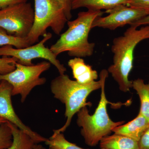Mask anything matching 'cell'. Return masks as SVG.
Instances as JSON below:
<instances>
[{
    "mask_svg": "<svg viewBox=\"0 0 149 149\" xmlns=\"http://www.w3.org/2000/svg\"><path fill=\"white\" fill-rule=\"evenodd\" d=\"M148 39L149 25L140 29L130 25L123 35L113 39L111 47L113 64L107 70L122 92L127 93L132 88V81L128 76L133 68L135 48L141 41Z\"/></svg>",
    "mask_w": 149,
    "mask_h": 149,
    "instance_id": "1",
    "label": "cell"
},
{
    "mask_svg": "<svg viewBox=\"0 0 149 149\" xmlns=\"http://www.w3.org/2000/svg\"><path fill=\"white\" fill-rule=\"evenodd\" d=\"M109 72L102 70L100 73V80L86 85L77 83L70 79L67 74H59L52 80L51 91L54 97L65 105V116L66 122L59 129L53 130V134L63 133L71 123L72 117L82 108L91 107L92 104L87 102V98L93 91L101 88L104 78L108 77Z\"/></svg>",
    "mask_w": 149,
    "mask_h": 149,
    "instance_id": "2",
    "label": "cell"
},
{
    "mask_svg": "<svg viewBox=\"0 0 149 149\" xmlns=\"http://www.w3.org/2000/svg\"><path fill=\"white\" fill-rule=\"evenodd\" d=\"M102 10H88L80 12L77 18L68 21V29L50 49L56 56L64 52L74 57H86L93 54L95 44L90 42L88 36L93 22L102 16Z\"/></svg>",
    "mask_w": 149,
    "mask_h": 149,
    "instance_id": "3",
    "label": "cell"
},
{
    "mask_svg": "<svg viewBox=\"0 0 149 149\" xmlns=\"http://www.w3.org/2000/svg\"><path fill=\"white\" fill-rule=\"evenodd\" d=\"M107 77L104 78L101 87L100 100L93 115L89 113L87 107L77 113V124L81 128L80 133L85 143L95 147L105 136H108L115 128L123 124L124 121L114 122L108 114L107 105L110 103L105 93V84Z\"/></svg>",
    "mask_w": 149,
    "mask_h": 149,
    "instance_id": "4",
    "label": "cell"
},
{
    "mask_svg": "<svg viewBox=\"0 0 149 149\" xmlns=\"http://www.w3.org/2000/svg\"><path fill=\"white\" fill-rule=\"evenodd\" d=\"M34 22L27 36L31 45L39 42L49 27L56 35H60L68 21L58 0H34Z\"/></svg>",
    "mask_w": 149,
    "mask_h": 149,
    "instance_id": "5",
    "label": "cell"
},
{
    "mask_svg": "<svg viewBox=\"0 0 149 149\" xmlns=\"http://www.w3.org/2000/svg\"><path fill=\"white\" fill-rule=\"evenodd\" d=\"M51 64L47 61L32 65H23L17 62L13 71L0 74V82L4 80L9 83L12 86V96L20 95L23 103L34 88L46 83V78L40 76L49 69Z\"/></svg>",
    "mask_w": 149,
    "mask_h": 149,
    "instance_id": "6",
    "label": "cell"
},
{
    "mask_svg": "<svg viewBox=\"0 0 149 149\" xmlns=\"http://www.w3.org/2000/svg\"><path fill=\"white\" fill-rule=\"evenodd\" d=\"M52 37V33L47 32L43 36L40 42L27 47L17 49L12 46L6 45L0 47V56L13 57L16 59L18 63L25 65H32V61L41 58L47 60L53 65L59 74H64L66 68L61 63L57 56L50 49L45 46V43Z\"/></svg>",
    "mask_w": 149,
    "mask_h": 149,
    "instance_id": "7",
    "label": "cell"
},
{
    "mask_svg": "<svg viewBox=\"0 0 149 149\" xmlns=\"http://www.w3.org/2000/svg\"><path fill=\"white\" fill-rule=\"evenodd\" d=\"M34 19V9L31 4L27 2L0 10V27L9 35L15 37H27Z\"/></svg>",
    "mask_w": 149,
    "mask_h": 149,
    "instance_id": "8",
    "label": "cell"
},
{
    "mask_svg": "<svg viewBox=\"0 0 149 149\" xmlns=\"http://www.w3.org/2000/svg\"><path fill=\"white\" fill-rule=\"evenodd\" d=\"M107 16H100L93 22L92 29L95 27L113 30L126 24H132L149 14V11L120 5L106 10Z\"/></svg>",
    "mask_w": 149,
    "mask_h": 149,
    "instance_id": "9",
    "label": "cell"
},
{
    "mask_svg": "<svg viewBox=\"0 0 149 149\" xmlns=\"http://www.w3.org/2000/svg\"><path fill=\"white\" fill-rule=\"evenodd\" d=\"M12 86L4 80L0 82V117L16 125L27 133L36 143L45 142L47 139L32 130L20 120L14 109L11 97Z\"/></svg>",
    "mask_w": 149,
    "mask_h": 149,
    "instance_id": "10",
    "label": "cell"
},
{
    "mask_svg": "<svg viewBox=\"0 0 149 149\" xmlns=\"http://www.w3.org/2000/svg\"><path fill=\"white\" fill-rule=\"evenodd\" d=\"M68 65L72 70L73 78L80 84H90L98 77L97 72L91 65L86 64L82 58L74 57L70 60Z\"/></svg>",
    "mask_w": 149,
    "mask_h": 149,
    "instance_id": "11",
    "label": "cell"
},
{
    "mask_svg": "<svg viewBox=\"0 0 149 149\" xmlns=\"http://www.w3.org/2000/svg\"><path fill=\"white\" fill-rule=\"evenodd\" d=\"M149 125V120L139 113L133 120L116 127L113 130L112 132L139 141Z\"/></svg>",
    "mask_w": 149,
    "mask_h": 149,
    "instance_id": "12",
    "label": "cell"
},
{
    "mask_svg": "<svg viewBox=\"0 0 149 149\" xmlns=\"http://www.w3.org/2000/svg\"><path fill=\"white\" fill-rule=\"evenodd\" d=\"M99 143L101 149H139L138 141L114 133L104 137Z\"/></svg>",
    "mask_w": 149,
    "mask_h": 149,
    "instance_id": "13",
    "label": "cell"
},
{
    "mask_svg": "<svg viewBox=\"0 0 149 149\" xmlns=\"http://www.w3.org/2000/svg\"><path fill=\"white\" fill-rule=\"evenodd\" d=\"M130 0H73L72 10L85 8L88 10L111 9L120 5H126Z\"/></svg>",
    "mask_w": 149,
    "mask_h": 149,
    "instance_id": "14",
    "label": "cell"
},
{
    "mask_svg": "<svg viewBox=\"0 0 149 149\" xmlns=\"http://www.w3.org/2000/svg\"><path fill=\"white\" fill-rule=\"evenodd\" d=\"M132 88L136 91L141 102L139 113L149 121V83L146 84L143 79L132 81Z\"/></svg>",
    "mask_w": 149,
    "mask_h": 149,
    "instance_id": "15",
    "label": "cell"
},
{
    "mask_svg": "<svg viewBox=\"0 0 149 149\" xmlns=\"http://www.w3.org/2000/svg\"><path fill=\"white\" fill-rule=\"evenodd\" d=\"M9 124L12 131L13 141L11 146L5 149H34L37 144L36 142L16 125L10 122Z\"/></svg>",
    "mask_w": 149,
    "mask_h": 149,
    "instance_id": "16",
    "label": "cell"
},
{
    "mask_svg": "<svg viewBox=\"0 0 149 149\" xmlns=\"http://www.w3.org/2000/svg\"><path fill=\"white\" fill-rule=\"evenodd\" d=\"M10 45L17 49L27 47L31 46L27 37L22 38L8 34L5 29L0 27V46Z\"/></svg>",
    "mask_w": 149,
    "mask_h": 149,
    "instance_id": "17",
    "label": "cell"
},
{
    "mask_svg": "<svg viewBox=\"0 0 149 149\" xmlns=\"http://www.w3.org/2000/svg\"><path fill=\"white\" fill-rule=\"evenodd\" d=\"M45 143L49 149H85L67 141L62 133L53 134Z\"/></svg>",
    "mask_w": 149,
    "mask_h": 149,
    "instance_id": "18",
    "label": "cell"
},
{
    "mask_svg": "<svg viewBox=\"0 0 149 149\" xmlns=\"http://www.w3.org/2000/svg\"><path fill=\"white\" fill-rule=\"evenodd\" d=\"M13 141L12 131L9 122L7 121L0 125V149L10 147Z\"/></svg>",
    "mask_w": 149,
    "mask_h": 149,
    "instance_id": "19",
    "label": "cell"
},
{
    "mask_svg": "<svg viewBox=\"0 0 149 149\" xmlns=\"http://www.w3.org/2000/svg\"><path fill=\"white\" fill-rule=\"evenodd\" d=\"M17 60L13 57L0 58V74H5L14 70Z\"/></svg>",
    "mask_w": 149,
    "mask_h": 149,
    "instance_id": "20",
    "label": "cell"
},
{
    "mask_svg": "<svg viewBox=\"0 0 149 149\" xmlns=\"http://www.w3.org/2000/svg\"><path fill=\"white\" fill-rule=\"evenodd\" d=\"M126 5L149 11V0H130Z\"/></svg>",
    "mask_w": 149,
    "mask_h": 149,
    "instance_id": "21",
    "label": "cell"
},
{
    "mask_svg": "<svg viewBox=\"0 0 149 149\" xmlns=\"http://www.w3.org/2000/svg\"><path fill=\"white\" fill-rule=\"evenodd\" d=\"M139 149H149V125L138 141Z\"/></svg>",
    "mask_w": 149,
    "mask_h": 149,
    "instance_id": "22",
    "label": "cell"
},
{
    "mask_svg": "<svg viewBox=\"0 0 149 149\" xmlns=\"http://www.w3.org/2000/svg\"><path fill=\"white\" fill-rule=\"evenodd\" d=\"M62 6L68 20L71 19L72 17V3L73 0H58Z\"/></svg>",
    "mask_w": 149,
    "mask_h": 149,
    "instance_id": "23",
    "label": "cell"
},
{
    "mask_svg": "<svg viewBox=\"0 0 149 149\" xmlns=\"http://www.w3.org/2000/svg\"><path fill=\"white\" fill-rule=\"evenodd\" d=\"M27 0H0V10L11 6L27 2Z\"/></svg>",
    "mask_w": 149,
    "mask_h": 149,
    "instance_id": "24",
    "label": "cell"
},
{
    "mask_svg": "<svg viewBox=\"0 0 149 149\" xmlns=\"http://www.w3.org/2000/svg\"><path fill=\"white\" fill-rule=\"evenodd\" d=\"M148 24H149V14L146 16L144 17L138 21L133 22L130 25H133L138 27L141 25H148Z\"/></svg>",
    "mask_w": 149,
    "mask_h": 149,
    "instance_id": "25",
    "label": "cell"
},
{
    "mask_svg": "<svg viewBox=\"0 0 149 149\" xmlns=\"http://www.w3.org/2000/svg\"><path fill=\"white\" fill-rule=\"evenodd\" d=\"M34 149H47V148L41 144H37Z\"/></svg>",
    "mask_w": 149,
    "mask_h": 149,
    "instance_id": "26",
    "label": "cell"
},
{
    "mask_svg": "<svg viewBox=\"0 0 149 149\" xmlns=\"http://www.w3.org/2000/svg\"><path fill=\"white\" fill-rule=\"evenodd\" d=\"M7 121H8L7 120H5V119H4L0 117V125H1L4 123L7 122Z\"/></svg>",
    "mask_w": 149,
    "mask_h": 149,
    "instance_id": "27",
    "label": "cell"
}]
</instances>
